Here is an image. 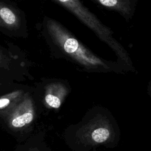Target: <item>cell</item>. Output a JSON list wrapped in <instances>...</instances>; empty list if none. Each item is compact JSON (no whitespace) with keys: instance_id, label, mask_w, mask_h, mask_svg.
Returning <instances> with one entry per match:
<instances>
[{"instance_id":"cell-1","label":"cell","mask_w":151,"mask_h":151,"mask_svg":"<svg viewBox=\"0 0 151 151\" xmlns=\"http://www.w3.org/2000/svg\"><path fill=\"white\" fill-rule=\"evenodd\" d=\"M33 119V115L31 113H25L19 116L15 117L12 122L14 127H22L29 123Z\"/></svg>"},{"instance_id":"cell-2","label":"cell","mask_w":151,"mask_h":151,"mask_svg":"<svg viewBox=\"0 0 151 151\" xmlns=\"http://www.w3.org/2000/svg\"><path fill=\"white\" fill-rule=\"evenodd\" d=\"M109 134V131L107 129L101 127L94 130L91 134V137L95 142L101 143L108 139Z\"/></svg>"},{"instance_id":"cell-3","label":"cell","mask_w":151,"mask_h":151,"mask_svg":"<svg viewBox=\"0 0 151 151\" xmlns=\"http://www.w3.org/2000/svg\"><path fill=\"white\" fill-rule=\"evenodd\" d=\"M64 48L68 53H74L79 48L78 41L73 38H67L64 40Z\"/></svg>"},{"instance_id":"cell-4","label":"cell","mask_w":151,"mask_h":151,"mask_svg":"<svg viewBox=\"0 0 151 151\" xmlns=\"http://www.w3.org/2000/svg\"><path fill=\"white\" fill-rule=\"evenodd\" d=\"M1 18L8 24H12L15 22L14 14L8 8H2L0 10Z\"/></svg>"},{"instance_id":"cell-5","label":"cell","mask_w":151,"mask_h":151,"mask_svg":"<svg viewBox=\"0 0 151 151\" xmlns=\"http://www.w3.org/2000/svg\"><path fill=\"white\" fill-rule=\"evenodd\" d=\"M45 101L49 106L54 108H58L61 105L60 100L52 94H47L45 96Z\"/></svg>"},{"instance_id":"cell-6","label":"cell","mask_w":151,"mask_h":151,"mask_svg":"<svg viewBox=\"0 0 151 151\" xmlns=\"http://www.w3.org/2000/svg\"><path fill=\"white\" fill-rule=\"evenodd\" d=\"M100 2L105 6H112L115 5L117 1V0H99Z\"/></svg>"},{"instance_id":"cell-7","label":"cell","mask_w":151,"mask_h":151,"mask_svg":"<svg viewBox=\"0 0 151 151\" xmlns=\"http://www.w3.org/2000/svg\"><path fill=\"white\" fill-rule=\"evenodd\" d=\"M9 103V100L6 98H2L0 100V109H3L4 107L8 106Z\"/></svg>"},{"instance_id":"cell-8","label":"cell","mask_w":151,"mask_h":151,"mask_svg":"<svg viewBox=\"0 0 151 151\" xmlns=\"http://www.w3.org/2000/svg\"><path fill=\"white\" fill-rule=\"evenodd\" d=\"M147 93L149 94V95L151 97V80H150L147 84Z\"/></svg>"},{"instance_id":"cell-9","label":"cell","mask_w":151,"mask_h":151,"mask_svg":"<svg viewBox=\"0 0 151 151\" xmlns=\"http://www.w3.org/2000/svg\"><path fill=\"white\" fill-rule=\"evenodd\" d=\"M59 1H61V2H64L68 1V0H59Z\"/></svg>"}]
</instances>
